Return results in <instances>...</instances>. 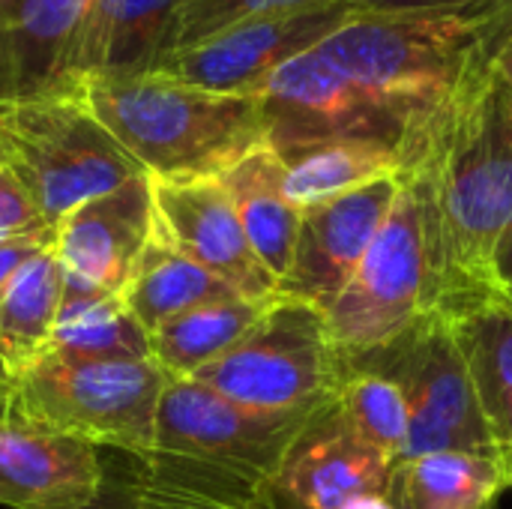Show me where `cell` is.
<instances>
[{
  "instance_id": "1",
  "label": "cell",
  "mask_w": 512,
  "mask_h": 509,
  "mask_svg": "<svg viewBox=\"0 0 512 509\" xmlns=\"http://www.w3.org/2000/svg\"><path fill=\"white\" fill-rule=\"evenodd\" d=\"M405 180L423 207L426 309L489 300L492 258L512 228V93L489 57L408 135Z\"/></svg>"
},
{
  "instance_id": "2",
  "label": "cell",
  "mask_w": 512,
  "mask_h": 509,
  "mask_svg": "<svg viewBox=\"0 0 512 509\" xmlns=\"http://www.w3.org/2000/svg\"><path fill=\"white\" fill-rule=\"evenodd\" d=\"M81 96L150 180L222 177L267 144L258 96L216 93L156 72L93 81Z\"/></svg>"
},
{
  "instance_id": "3",
  "label": "cell",
  "mask_w": 512,
  "mask_h": 509,
  "mask_svg": "<svg viewBox=\"0 0 512 509\" xmlns=\"http://www.w3.org/2000/svg\"><path fill=\"white\" fill-rule=\"evenodd\" d=\"M318 408L252 411L192 378L168 381L156 411L153 450L138 459L159 483L183 495L252 509Z\"/></svg>"
},
{
  "instance_id": "4",
  "label": "cell",
  "mask_w": 512,
  "mask_h": 509,
  "mask_svg": "<svg viewBox=\"0 0 512 509\" xmlns=\"http://www.w3.org/2000/svg\"><path fill=\"white\" fill-rule=\"evenodd\" d=\"M318 51L393 105L411 132L489 57L480 18L381 12L354 15Z\"/></svg>"
},
{
  "instance_id": "5",
  "label": "cell",
  "mask_w": 512,
  "mask_h": 509,
  "mask_svg": "<svg viewBox=\"0 0 512 509\" xmlns=\"http://www.w3.org/2000/svg\"><path fill=\"white\" fill-rule=\"evenodd\" d=\"M0 168L30 192L48 225L144 174L81 93L0 102Z\"/></svg>"
},
{
  "instance_id": "6",
  "label": "cell",
  "mask_w": 512,
  "mask_h": 509,
  "mask_svg": "<svg viewBox=\"0 0 512 509\" xmlns=\"http://www.w3.org/2000/svg\"><path fill=\"white\" fill-rule=\"evenodd\" d=\"M168 375L153 360L90 363L45 354L9 381V408L123 456H147Z\"/></svg>"
},
{
  "instance_id": "7",
  "label": "cell",
  "mask_w": 512,
  "mask_h": 509,
  "mask_svg": "<svg viewBox=\"0 0 512 509\" xmlns=\"http://www.w3.org/2000/svg\"><path fill=\"white\" fill-rule=\"evenodd\" d=\"M345 369L393 381L408 408V447L402 462L429 453H501L483 417L471 369L444 312H423L387 345L342 357Z\"/></svg>"
},
{
  "instance_id": "8",
  "label": "cell",
  "mask_w": 512,
  "mask_h": 509,
  "mask_svg": "<svg viewBox=\"0 0 512 509\" xmlns=\"http://www.w3.org/2000/svg\"><path fill=\"white\" fill-rule=\"evenodd\" d=\"M192 381L252 411H312L336 396L342 354L321 309L273 297L249 333Z\"/></svg>"
},
{
  "instance_id": "9",
  "label": "cell",
  "mask_w": 512,
  "mask_h": 509,
  "mask_svg": "<svg viewBox=\"0 0 512 509\" xmlns=\"http://www.w3.org/2000/svg\"><path fill=\"white\" fill-rule=\"evenodd\" d=\"M429 258L423 207L405 180L387 222L372 240L351 282L324 312L342 357L375 351L408 330L426 309Z\"/></svg>"
},
{
  "instance_id": "10",
  "label": "cell",
  "mask_w": 512,
  "mask_h": 509,
  "mask_svg": "<svg viewBox=\"0 0 512 509\" xmlns=\"http://www.w3.org/2000/svg\"><path fill=\"white\" fill-rule=\"evenodd\" d=\"M264 138L276 153L324 141H381L405 153L408 120L318 48L276 69L258 90Z\"/></svg>"
},
{
  "instance_id": "11",
  "label": "cell",
  "mask_w": 512,
  "mask_h": 509,
  "mask_svg": "<svg viewBox=\"0 0 512 509\" xmlns=\"http://www.w3.org/2000/svg\"><path fill=\"white\" fill-rule=\"evenodd\" d=\"M354 15H360L357 6L345 0H333L324 6H312L276 18L246 21L192 48L162 57L153 72L216 93L255 96V90L276 69L297 60L300 54L321 48Z\"/></svg>"
},
{
  "instance_id": "12",
  "label": "cell",
  "mask_w": 512,
  "mask_h": 509,
  "mask_svg": "<svg viewBox=\"0 0 512 509\" xmlns=\"http://www.w3.org/2000/svg\"><path fill=\"white\" fill-rule=\"evenodd\" d=\"M393 465L348 423L336 396L315 411L252 509H342L360 495H387Z\"/></svg>"
},
{
  "instance_id": "13",
  "label": "cell",
  "mask_w": 512,
  "mask_h": 509,
  "mask_svg": "<svg viewBox=\"0 0 512 509\" xmlns=\"http://www.w3.org/2000/svg\"><path fill=\"white\" fill-rule=\"evenodd\" d=\"M402 186L405 177H381L306 207L300 216L291 267L279 282L276 297L300 300L327 312L366 258Z\"/></svg>"
},
{
  "instance_id": "14",
  "label": "cell",
  "mask_w": 512,
  "mask_h": 509,
  "mask_svg": "<svg viewBox=\"0 0 512 509\" xmlns=\"http://www.w3.org/2000/svg\"><path fill=\"white\" fill-rule=\"evenodd\" d=\"M156 234L249 300H273L279 282L258 261L219 177L153 180Z\"/></svg>"
},
{
  "instance_id": "15",
  "label": "cell",
  "mask_w": 512,
  "mask_h": 509,
  "mask_svg": "<svg viewBox=\"0 0 512 509\" xmlns=\"http://www.w3.org/2000/svg\"><path fill=\"white\" fill-rule=\"evenodd\" d=\"M153 231L156 207L147 174L81 201L54 225V255L63 279L123 294Z\"/></svg>"
},
{
  "instance_id": "16",
  "label": "cell",
  "mask_w": 512,
  "mask_h": 509,
  "mask_svg": "<svg viewBox=\"0 0 512 509\" xmlns=\"http://www.w3.org/2000/svg\"><path fill=\"white\" fill-rule=\"evenodd\" d=\"M99 447L0 408V504L12 509H87L102 492Z\"/></svg>"
},
{
  "instance_id": "17",
  "label": "cell",
  "mask_w": 512,
  "mask_h": 509,
  "mask_svg": "<svg viewBox=\"0 0 512 509\" xmlns=\"http://www.w3.org/2000/svg\"><path fill=\"white\" fill-rule=\"evenodd\" d=\"M183 0H87L66 60V90L156 69Z\"/></svg>"
},
{
  "instance_id": "18",
  "label": "cell",
  "mask_w": 512,
  "mask_h": 509,
  "mask_svg": "<svg viewBox=\"0 0 512 509\" xmlns=\"http://www.w3.org/2000/svg\"><path fill=\"white\" fill-rule=\"evenodd\" d=\"M87 0H15L0 12V102L66 90V60Z\"/></svg>"
},
{
  "instance_id": "19",
  "label": "cell",
  "mask_w": 512,
  "mask_h": 509,
  "mask_svg": "<svg viewBox=\"0 0 512 509\" xmlns=\"http://www.w3.org/2000/svg\"><path fill=\"white\" fill-rule=\"evenodd\" d=\"M219 180L231 195L237 219L258 261L276 282H282L291 267L303 216V210H297L285 195V162L273 147L264 144L228 168Z\"/></svg>"
},
{
  "instance_id": "20",
  "label": "cell",
  "mask_w": 512,
  "mask_h": 509,
  "mask_svg": "<svg viewBox=\"0 0 512 509\" xmlns=\"http://www.w3.org/2000/svg\"><path fill=\"white\" fill-rule=\"evenodd\" d=\"M63 285V267L51 243L30 255L0 288V372L9 381L48 354Z\"/></svg>"
},
{
  "instance_id": "21",
  "label": "cell",
  "mask_w": 512,
  "mask_h": 509,
  "mask_svg": "<svg viewBox=\"0 0 512 509\" xmlns=\"http://www.w3.org/2000/svg\"><path fill=\"white\" fill-rule=\"evenodd\" d=\"M48 354L90 363H138L153 360V345L123 294L66 282Z\"/></svg>"
},
{
  "instance_id": "22",
  "label": "cell",
  "mask_w": 512,
  "mask_h": 509,
  "mask_svg": "<svg viewBox=\"0 0 512 509\" xmlns=\"http://www.w3.org/2000/svg\"><path fill=\"white\" fill-rule=\"evenodd\" d=\"M507 486V450H453L393 465L387 495L399 509H492Z\"/></svg>"
},
{
  "instance_id": "23",
  "label": "cell",
  "mask_w": 512,
  "mask_h": 509,
  "mask_svg": "<svg viewBox=\"0 0 512 509\" xmlns=\"http://www.w3.org/2000/svg\"><path fill=\"white\" fill-rule=\"evenodd\" d=\"M474 378V390L492 438L501 450L512 447V309L492 294L459 312H444Z\"/></svg>"
},
{
  "instance_id": "24",
  "label": "cell",
  "mask_w": 512,
  "mask_h": 509,
  "mask_svg": "<svg viewBox=\"0 0 512 509\" xmlns=\"http://www.w3.org/2000/svg\"><path fill=\"white\" fill-rule=\"evenodd\" d=\"M285 195L297 210L315 207L381 177H405V153L381 141H324L279 153Z\"/></svg>"
},
{
  "instance_id": "25",
  "label": "cell",
  "mask_w": 512,
  "mask_h": 509,
  "mask_svg": "<svg viewBox=\"0 0 512 509\" xmlns=\"http://www.w3.org/2000/svg\"><path fill=\"white\" fill-rule=\"evenodd\" d=\"M225 297L243 294H237L228 282H222L219 276L177 252L174 246H168L156 231L123 288L129 312L150 336L171 318Z\"/></svg>"
},
{
  "instance_id": "26",
  "label": "cell",
  "mask_w": 512,
  "mask_h": 509,
  "mask_svg": "<svg viewBox=\"0 0 512 509\" xmlns=\"http://www.w3.org/2000/svg\"><path fill=\"white\" fill-rule=\"evenodd\" d=\"M267 306L270 300L249 297H225L195 306L171 318L150 336L153 363L168 375V381L195 378L204 366L228 354L264 315Z\"/></svg>"
},
{
  "instance_id": "27",
  "label": "cell",
  "mask_w": 512,
  "mask_h": 509,
  "mask_svg": "<svg viewBox=\"0 0 512 509\" xmlns=\"http://www.w3.org/2000/svg\"><path fill=\"white\" fill-rule=\"evenodd\" d=\"M336 402L342 405L354 432L372 450H378L390 465L402 462L408 447V408L393 381L375 372L342 366Z\"/></svg>"
},
{
  "instance_id": "28",
  "label": "cell",
  "mask_w": 512,
  "mask_h": 509,
  "mask_svg": "<svg viewBox=\"0 0 512 509\" xmlns=\"http://www.w3.org/2000/svg\"><path fill=\"white\" fill-rule=\"evenodd\" d=\"M324 3H333V0H183L168 33L165 57L174 51L192 48L237 24L276 18V15H288V12H300V9H312Z\"/></svg>"
},
{
  "instance_id": "29",
  "label": "cell",
  "mask_w": 512,
  "mask_h": 509,
  "mask_svg": "<svg viewBox=\"0 0 512 509\" xmlns=\"http://www.w3.org/2000/svg\"><path fill=\"white\" fill-rule=\"evenodd\" d=\"M51 231L54 225L45 222L30 192L6 168H0V243L51 234Z\"/></svg>"
},
{
  "instance_id": "30",
  "label": "cell",
  "mask_w": 512,
  "mask_h": 509,
  "mask_svg": "<svg viewBox=\"0 0 512 509\" xmlns=\"http://www.w3.org/2000/svg\"><path fill=\"white\" fill-rule=\"evenodd\" d=\"M360 12H381V15H462V18H483L501 9L510 0H345Z\"/></svg>"
},
{
  "instance_id": "31",
  "label": "cell",
  "mask_w": 512,
  "mask_h": 509,
  "mask_svg": "<svg viewBox=\"0 0 512 509\" xmlns=\"http://www.w3.org/2000/svg\"><path fill=\"white\" fill-rule=\"evenodd\" d=\"M483 33H486V54L489 60L507 45L512 42V0L504 3L501 9H495L492 15H483Z\"/></svg>"
},
{
  "instance_id": "32",
  "label": "cell",
  "mask_w": 512,
  "mask_h": 509,
  "mask_svg": "<svg viewBox=\"0 0 512 509\" xmlns=\"http://www.w3.org/2000/svg\"><path fill=\"white\" fill-rule=\"evenodd\" d=\"M492 282H495V291L512 288V228L504 234V240L495 249V258H492Z\"/></svg>"
},
{
  "instance_id": "33",
  "label": "cell",
  "mask_w": 512,
  "mask_h": 509,
  "mask_svg": "<svg viewBox=\"0 0 512 509\" xmlns=\"http://www.w3.org/2000/svg\"><path fill=\"white\" fill-rule=\"evenodd\" d=\"M492 69H495V75L504 81V87L512 93V42H507V45L492 57Z\"/></svg>"
},
{
  "instance_id": "34",
  "label": "cell",
  "mask_w": 512,
  "mask_h": 509,
  "mask_svg": "<svg viewBox=\"0 0 512 509\" xmlns=\"http://www.w3.org/2000/svg\"><path fill=\"white\" fill-rule=\"evenodd\" d=\"M342 509H399L390 495H360L354 501H348Z\"/></svg>"
},
{
  "instance_id": "35",
  "label": "cell",
  "mask_w": 512,
  "mask_h": 509,
  "mask_svg": "<svg viewBox=\"0 0 512 509\" xmlns=\"http://www.w3.org/2000/svg\"><path fill=\"white\" fill-rule=\"evenodd\" d=\"M87 509H126V504L114 495V489L108 486V483H102V492H99V498L90 504Z\"/></svg>"
},
{
  "instance_id": "36",
  "label": "cell",
  "mask_w": 512,
  "mask_h": 509,
  "mask_svg": "<svg viewBox=\"0 0 512 509\" xmlns=\"http://www.w3.org/2000/svg\"><path fill=\"white\" fill-rule=\"evenodd\" d=\"M9 405V378L0 372V408H6Z\"/></svg>"
},
{
  "instance_id": "37",
  "label": "cell",
  "mask_w": 512,
  "mask_h": 509,
  "mask_svg": "<svg viewBox=\"0 0 512 509\" xmlns=\"http://www.w3.org/2000/svg\"><path fill=\"white\" fill-rule=\"evenodd\" d=\"M495 294H498V297H501V300H504V303L512 309V288H501V291H495Z\"/></svg>"
},
{
  "instance_id": "38",
  "label": "cell",
  "mask_w": 512,
  "mask_h": 509,
  "mask_svg": "<svg viewBox=\"0 0 512 509\" xmlns=\"http://www.w3.org/2000/svg\"><path fill=\"white\" fill-rule=\"evenodd\" d=\"M507 474H510V486H512V447L507 450Z\"/></svg>"
},
{
  "instance_id": "39",
  "label": "cell",
  "mask_w": 512,
  "mask_h": 509,
  "mask_svg": "<svg viewBox=\"0 0 512 509\" xmlns=\"http://www.w3.org/2000/svg\"><path fill=\"white\" fill-rule=\"evenodd\" d=\"M12 3H15V0H0V12H3L6 6H12Z\"/></svg>"
}]
</instances>
